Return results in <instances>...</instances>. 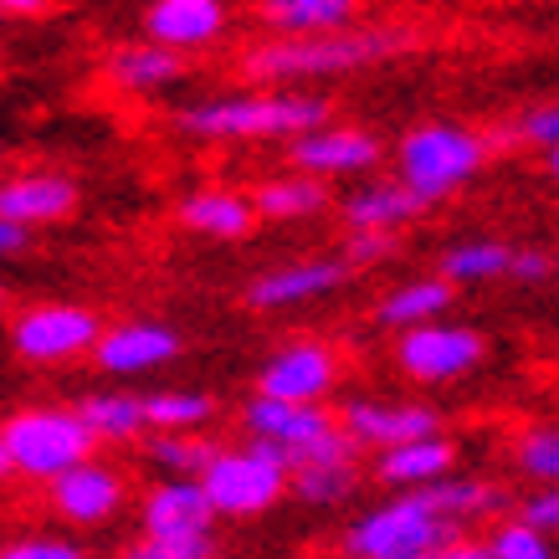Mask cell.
I'll return each instance as SVG.
<instances>
[{"instance_id": "obj_1", "label": "cell", "mask_w": 559, "mask_h": 559, "mask_svg": "<svg viewBox=\"0 0 559 559\" xmlns=\"http://www.w3.org/2000/svg\"><path fill=\"white\" fill-rule=\"evenodd\" d=\"M416 47V32L401 21L385 26H349L334 36H267L257 47L241 51V78H252L262 87H288V83H313V78H349L359 68L390 62L401 51Z\"/></svg>"}, {"instance_id": "obj_2", "label": "cell", "mask_w": 559, "mask_h": 559, "mask_svg": "<svg viewBox=\"0 0 559 559\" xmlns=\"http://www.w3.org/2000/svg\"><path fill=\"white\" fill-rule=\"evenodd\" d=\"M329 98L293 93V87H257V93H226L175 108V129L201 144H241V139H298L329 123Z\"/></svg>"}, {"instance_id": "obj_3", "label": "cell", "mask_w": 559, "mask_h": 559, "mask_svg": "<svg viewBox=\"0 0 559 559\" xmlns=\"http://www.w3.org/2000/svg\"><path fill=\"white\" fill-rule=\"evenodd\" d=\"M488 159H492L488 134L462 129V123H447V119H426V123H416V129H406L401 144H395V180H401L416 201L437 205V201H447V195H457Z\"/></svg>"}, {"instance_id": "obj_4", "label": "cell", "mask_w": 559, "mask_h": 559, "mask_svg": "<svg viewBox=\"0 0 559 559\" xmlns=\"http://www.w3.org/2000/svg\"><path fill=\"white\" fill-rule=\"evenodd\" d=\"M462 528L441 519V509L421 492H390L344 528L340 555L344 559H437Z\"/></svg>"}, {"instance_id": "obj_5", "label": "cell", "mask_w": 559, "mask_h": 559, "mask_svg": "<svg viewBox=\"0 0 559 559\" xmlns=\"http://www.w3.org/2000/svg\"><path fill=\"white\" fill-rule=\"evenodd\" d=\"M0 441L11 452V467L26 483H57L62 473H72L78 462L98 457V447L87 437V426L78 421L72 406H21L0 421Z\"/></svg>"}, {"instance_id": "obj_6", "label": "cell", "mask_w": 559, "mask_h": 559, "mask_svg": "<svg viewBox=\"0 0 559 559\" xmlns=\"http://www.w3.org/2000/svg\"><path fill=\"white\" fill-rule=\"evenodd\" d=\"M201 492L221 519H262L288 498V462L267 441H231L216 447L211 467L201 473Z\"/></svg>"}, {"instance_id": "obj_7", "label": "cell", "mask_w": 559, "mask_h": 559, "mask_svg": "<svg viewBox=\"0 0 559 559\" xmlns=\"http://www.w3.org/2000/svg\"><path fill=\"white\" fill-rule=\"evenodd\" d=\"M103 334V313L87 304H26L16 308V319L5 329L11 340V355L32 370H57V365H72V359H87L93 344Z\"/></svg>"}, {"instance_id": "obj_8", "label": "cell", "mask_w": 559, "mask_h": 559, "mask_svg": "<svg viewBox=\"0 0 559 559\" xmlns=\"http://www.w3.org/2000/svg\"><path fill=\"white\" fill-rule=\"evenodd\" d=\"M41 492H47V513H51V519H57V524H68V528H83V534L108 528L123 509H129V498H134L129 473H123L119 462H108V457L78 462L72 473H62L57 483H47Z\"/></svg>"}, {"instance_id": "obj_9", "label": "cell", "mask_w": 559, "mask_h": 559, "mask_svg": "<svg viewBox=\"0 0 559 559\" xmlns=\"http://www.w3.org/2000/svg\"><path fill=\"white\" fill-rule=\"evenodd\" d=\"M483 359H488V340L483 329H467V323L437 319L395 334V365L416 385H452L462 374H473Z\"/></svg>"}, {"instance_id": "obj_10", "label": "cell", "mask_w": 559, "mask_h": 559, "mask_svg": "<svg viewBox=\"0 0 559 559\" xmlns=\"http://www.w3.org/2000/svg\"><path fill=\"white\" fill-rule=\"evenodd\" d=\"M340 349L329 340H288L257 365L252 395L288 401V406H329V395L340 390Z\"/></svg>"}, {"instance_id": "obj_11", "label": "cell", "mask_w": 559, "mask_h": 559, "mask_svg": "<svg viewBox=\"0 0 559 559\" xmlns=\"http://www.w3.org/2000/svg\"><path fill=\"white\" fill-rule=\"evenodd\" d=\"M241 431L247 441H267L272 452H283V462H304L313 457L319 447L340 437V416L329 406H288V401H267V395H252L241 406Z\"/></svg>"}, {"instance_id": "obj_12", "label": "cell", "mask_w": 559, "mask_h": 559, "mask_svg": "<svg viewBox=\"0 0 559 559\" xmlns=\"http://www.w3.org/2000/svg\"><path fill=\"white\" fill-rule=\"evenodd\" d=\"M186 355V334L159 319H119L103 323L98 344H93V370L114 374V380H134V374L165 370Z\"/></svg>"}, {"instance_id": "obj_13", "label": "cell", "mask_w": 559, "mask_h": 559, "mask_svg": "<svg viewBox=\"0 0 559 559\" xmlns=\"http://www.w3.org/2000/svg\"><path fill=\"white\" fill-rule=\"evenodd\" d=\"M334 416L359 452H390V447H406V441L441 431V411L421 406V401H385V395H355Z\"/></svg>"}, {"instance_id": "obj_14", "label": "cell", "mask_w": 559, "mask_h": 559, "mask_svg": "<svg viewBox=\"0 0 559 559\" xmlns=\"http://www.w3.org/2000/svg\"><path fill=\"white\" fill-rule=\"evenodd\" d=\"M139 32L154 47L190 57V51L216 47L231 32V0H144Z\"/></svg>"}, {"instance_id": "obj_15", "label": "cell", "mask_w": 559, "mask_h": 559, "mask_svg": "<svg viewBox=\"0 0 559 559\" xmlns=\"http://www.w3.org/2000/svg\"><path fill=\"white\" fill-rule=\"evenodd\" d=\"M355 277V267L344 257H298V262H283V267H267L257 272L241 304L257 308V313H277V308H298V304H313V298H329L340 293L344 283Z\"/></svg>"}, {"instance_id": "obj_16", "label": "cell", "mask_w": 559, "mask_h": 559, "mask_svg": "<svg viewBox=\"0 0 559 559\" xmlns=\"http://www.w3.org/2000/svg\"><path fill=\"white\" fill-rule=\"evenodd\" d=\"M139 539H216V513L205 503L201 483L159 477L139 492Z\"/></svg>"}, {"instance_id": "obj_17", "label": "cell", "mask_w": 559, "mask_h": 559, "mask_svg": "<svg viewBox=\"0 0 559 559\" xmlns=\"http://www.w3.org/2000/svg\"><path fill=\"white\" fill-rule=\"evenodd\" d=\"M380 154H385V144L370 129H355V123H323V129H308V134L288 139V165L298 175H313V180L374 170Z\"/></svg>"}, {"instance_id": "obj_18", "label": "cell", "mask_w": 559, "mask_h": 559, "mask_svg": "<svg viewBox=\"0 0 559 559\" xmlns=\"http://www.w3.org/2000/svg\"><path fill=\"white\" fill-rule=\"evenodd\" d=\"M83 201L78 180L62 170H11L0 175V216L21 226V231H41V226H57L68 221Z\"/></svg>"}, {"instance_id": "obj_19", "label": "cell", "mask_w": 559, "mask_h": 559, "mask_svg": "<svg viewBox=\"0 0 559 559\" xmlns=\"http://www.w3.org/2000/svg\"><path fill=\"white\" fill-rule=\"evenodd\" d=\"M359 488V447L349 437H334L329 447H319L313 457L288 467V492L308 509H340L349 503Z\"/></svg>"}, {"instance_id": "obj_20", "label": "cell", "mask_w": 559, "mask_h": 559, "mask_svg": "<svg viewBox=\"0 0 559 559\" xmlns=\"http://www.w3.org/2000/svg\"><path fill=\"white\" fill-rule=\"evenodd\" d=\"M175 221L205 241H247L257 231L252 195L231 186H195L190 195H180Z\"/></svg>"}, {"instance_id": "obj_21", "label": "cell", "mask_w": 559, "mask_h": 559, "mask_svg": "<svg viewBox=\"0 0 559 559\" xmlns=\"http://www.w3.org/2000/svg\"><path fill=\"white\" fill-rule=\"evenodd\" d=\"M431 205L416 201L395 175L390 180H365L359 190H349L340 201V216L349 231H359V237H390V231H401V226H411V221H421Z\"/></svg>"}, {"instance_id": "obj_22", "label": "cell", "mask_w": 559, "mask_h": 559, "mask_svg": "<svg viewBox=\"0 0 559 559\" xmlns=\"http://www.w3.org/2000/svg\"><path fill=\"white\" fill-rule=\"evenodd\" d=\"M452 473H457V441L447 431L406 441V447H390V452H374V477L390 492H421Z\"/></svg>"}, {"instance_id": "obj_23", "label": "cell", "mask_w": 559, "mask_h": 559, "mask_svg": "<svg viewBox=\"0 0 559 559\" xmlns=\"http://www.w3.org/2000/svg\"><path fill=\"white\" fill-rule=\"evenodd\" d=\"M190 72V62L180 51H165L154 41H119V47L103 57V83L114 93H159V87H175Z\"/></svg>"}, {"instance_id": "obj_24", "label": "cell", "mask_w": 559, "mask_h": 559, "mask_svg": "<svg viewBox=\"0 0 559 559\" xmlns=\"http://www.w3.org/2000/svg\"><path fill=\"white\" fill-rule=\"evenodd\" d=\"M72 411L87 426L93 447H134V441L150 437L144 395L139 390H87V395L72 401Z\"/></svg>"}, {"instance_id": "obj_25", "label": "cell", "mask_w": 559, "mask_h": 559, "mask_svg": "<svg viewBox=\"0 0 559 559\" xmlns=\"http://www.w3.org/2000/svg\"><path fill=\"white\" fill-rule=\"evenodd\" d=\"M252 11L272 36H334L359 21V0H252Z\"/></svg>"}, {"instance_id": "obj_26", "label": "cell", "mask_w": 559, "mask_h": 559, "mask_svg": "<svg viewBox=\"0 0 559 559\" xmlns=\"http://www.w3.org/2000/svg\"><path fill=\"white\" fill-rule=\"evenodd\" d=\"M452 304H457V288H452L447 277H411V283L390 288L385 298L374 304V323H380V329H395V334H406V329L437 323Z\"/></svg>"}, {"instance_id": "obj_27", "label": "cell", "mask_w": 559, "mask_h": 559, "mask_svg": "<svg viewBox=\"0 0 559 559\" xmlns=\"http://www.w3.org/2000/svg\"><path fill=\"white\" fill-rule=\"evenodd\" d=\"M252 211L257 221H308L319 211H329V186L298 170L272 175V180H262L252 190Z\"/></svg>"}, {"instance_id": "obj_28", "label": "cell", "mask_w": 559, "mask_h": 559, "mask_svg": "<svg viewBox=\"0 0 559 559\" xmlns=\"http://www.w3.org/2000/svg\"><path fill=\"white\" fill-rule=\"evenodd\" d=\"M144 421H150V437H175V431H205L216 421V395L211 390H150L144 395Z\"/></svg>"}, {"instance_id": "obj_29", "label": "cell", "mask_w": 559, "mask_h": 559, "mask_svg": "<svg viewBox=\"0 0 559 559\" xmlns=\"http://www.w3.org/2000/svg\"><path fill=\"white\" fill-rule=\"evenodd\" d=\"M513 272V247L498 237H473V241H452L441 252V272L452 288L462 283H492V277H509Z\"/></svg>"}, {"instance_id": "obj_30", "label": "cell", "mask_w": 559, "mask_h": 559, "mask_svg": "<svg viewBox=\"0 0 559 559\" xmlns=\"http://www.w3.org/2000/svg\"><path fill=\"white\" fill-rule=\"evenodd\" d=\"M144 462H150L159 477H190L201 483V473L211 467L221 441H211L205 431H175V437H144Z\"/></svg>"}, {"instance_id": "obj_31", "label": "cell", "mask_w": 559, "mask_h": 559, "mask_svg": "<svg viewBox=\"0 0 559 559\" xmlns=\"http://www.w3.org/2000/svg\"><path fill=\"white\" fill-rule=\"evenodd\" d=\"M513 473L534 488H559V421H534L509 441Z\"/></svg>"}, {"instance_id": "obj_32", "label": "cell", "mask_w": 559, "mask_h": 559, "mask_svg": "<svg viewBox=\"0 0 559 559\" xmlns=\"http://www.w3.org/2000/svg\"><path fill=\"white\" fill-rule=\"evenodd\" d=\"M488 144H492V150H498V144H534V150H555V144H559V98L524 108L513 123L492 129Z\"/></svg>"}, {"instance_id": "obj_33", "label": "cell", "mask_w": 559, "mask_h": 559, "mask_svg": "<svg viewBox=\"0 0 559 559\" xmlns=\"http://www.w3.org/2000/svg\"><path fill=\"white\" fill-rule=\"evenodd\" d=\"M483 539H488V555L492 559H559L555 539H544L539 528L519 524L513 513H509V519H498Z\"/></svg>"}, {"instance_id": "obj_34", "label": "cell", "mask_w": 559, "mask_h": 559, "mask_svg": "<svg viewBox=\"0 0 559 559\" xmlns=\"http://www.w3.org/2000/svg\"><path fill=\"white\" fill-rule=\"evenodd\" d=\"M0 559H93L83 539L72 534H51V528H36V534H5L0 539Z\"/></svg>"}, {"instance_id": "obj_35", "label": "cell", "mask_w": 559, "mask_h": 559, "mask_svg": "<svg viewBox=\"0 0 559 559\" xmlns=\"http://www.w3.org/2000/svg\"><path fill=\"white\" fill-rule=\"evenodd\" d=\"M119 559H226L216 539H129Z\"/></svg>"}, {"instance_id": "obj_36", "label": "cell", "mask_w": 559, "mask_h": 559, "mask_svg": "<svg viewBox=\"0 0 559 559\" xmlns=\"http://www.w3.org/2000/svg\"><path fill=\"white\" fill-rule=\"evenodd\" d=\"M513 519L528 528H539L544 539H559V488H528L513 503Z\"/></svg>"}, {"instance_id": "obj_37", "label": "cell", "mask_w": 559, "mask_h": 559, "mask_svg": "<svg viewBox=\"0 0 559 559\" xmlns=\"http://www.w3.org/2000/svg\"><path fill=\"white\" fill-rule=\"evenodd\" d=\"M555 257L544 252V247H513V283H544V277H555Z\"/></svg>"}, {"instance_id": "obj_38", "label": "cell", "mask_w": 559, "mask_h": 559, "mask_svg": "<svg viewBox=\"0 0 559 559\" xmlns=\"http://www.w3.org/2000/svg\"><path fill=\"white\" fill-rule=\"evenodd\" d=\"M390 252H395V237H359V231H355V237H349V241H344V262H349V267H374V262H385V257Z\"/></svg>"}, {"instance_id": "obj_39", "label": "cell", "mask_w": 559, "mask_h": 559, "mask_svg": "<svg viewBox=\"0 0 559 559\" xmlns=\"http://www.w3.org/2000/svg\"><path fill=\"white\" fill-rule=\"evenodd\" d=\"M437 559H492V555H488V539H477V534H457V539L447 544Z\"/></svg>"}, {"instance_id": "obj_40", "label": "cell", "mask_w": 559, "mask_h": 559, "mask_svg": "<svg viewBox=\"0 0 559 559\" xmlns=\"http://www.w3.org/2000/svg\"><path fill=\"white\" fill-rule=\"evenodd\" d=\"M26 247H32V231H21V226H11V221L0 216V262H5V257H21Z\"/></svg>"}, {"instance_id": "obj_41", "label": "cell", "mask_w": 559, "mask_h": 559, "mask_svg": "<svg viewBox=\"0 0 559 559\" xmlns=\"http://www.w3.org/2000/svg\"><path fill=\"white\" fill-rule=\"evenodd\" d=\"M51 0H0V16H47Z\"/></svg>"}, {"instance_id": "obj_42", "label": "cell", "mask_w": 559, "mask_h": 559, "mask_svg": "<svg viewBox=\"0 0 559 559\" xmlns=\"http://www.w3.org/2000/svg\"><path fill=\"white\" fill-rule=\"evenodd\" d=\"M16 483V467H11V452H5V441H0V488H11Z\"/></svg>"}, {"instance_id": "obj_43", "label": "cell", "mask_w": 559, "mask_h": 559, "mask_svg": "<svg viewBox=\"0 0 559 559\" xmlns=\"http://www.w3.org/2000/svg\"><path fill=\"white\" fill-rule=\"evenodd\" d=\"M544 170L559 180V144H555V150H544Z\"/></svg>"}, {"instance_id": "obj_44", "label": "cell", "mask_w": 559, "mask_h": 559, "mask_svg": "<svg viewBox=\"0 0 559 559\" xmlns=\"http://www.w3.org/2000/svg\"><path fill=\"white\" fill-rule=\"evenodd\" d=\"M0 308H5V283H0Z\"/></svg>"}, {"instance_id": "obj_45", "label": "cell", "mask_w": 559, "mask_h": 559, "mask_svg": "<svg viewBox=\"0 0 559 559\" xmlns=\"http://www.w3.org/2000/svg\"><path fill=\"white\" fill-rule=\"evenodd\" d=\"M555 272H559V267H555Z\"/></svg>"}]
</instances>
